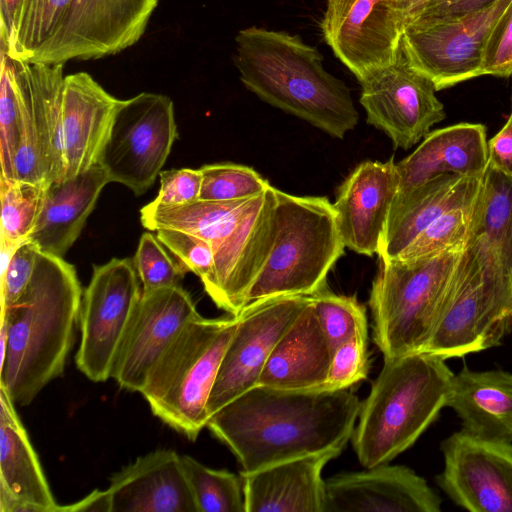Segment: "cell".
I'll return each mask as SVG.
<instances>
[{"label": "cell", "mask_w": 512, "mask_h": 512, "mask_svg": "<svg viewBox=\"0 0 512 512\" xmlns=\"http://www.w3.org/2000/svg\"><path fill=\"white\" fill-rule=\"evenodd\" d=\"M361 403L350 388L283 390L256 385L220 410L207 428L249 474L330 450L352 438Z\"/></svg>", "instance_id": "1"}, {"label": "cell", "mask_w": 512, "mask_h": 512, "mask_svg": "<svg viewBox=\"0 0 512 512\" xmlns=\"http://www.w3.org/2000/svg\"><path fill=\"white\" fill-rule=\"evenodd\" d=\"M83 291L73 265L39 252L25 291L1 308L7 339L0 387L18 405H29L65 368L80 324Z\"/></svg>", "instance_id": "2"}, {"label": "cell", "mask_w": 512, "mask_h": 512, "mask_svg": "<svg viewBox=\"0 0 512 512\" xmlns=\"http://www.w3.org/2000/svg\"><path fill=\"white\" fill-rule=\"evenodd\" d=\"M234 64L262 101L343 139L359 121L350 90L327 72L321 53L298 35L256 26L240 30Z\"/></svg>", "instance_id": "3"}, {"label": "cell", "mask_w": 512, "mask_h": 512, "mask_svg": "<svg viewBox=\"0 0 512 512\" xmlns=\"http://www.w3.org/2000/svg\"><path fill=\"white\" fill-rule=\"evenodd\" d=\"M453 375L444 359L427 352L384 359L352 435L360 463L385 464L412 446L446 407Z\"/></svg>", "instance_id": "4"}, {"label": "cell", "mask_w": 512, "mask_h": 512, "mask_svg": "<svg viewBox=\"0 0 512 512\" xmlns=\"http://www.w3.org/2000/svg\"><path fill=\"white\" fill-rule=\"evenodd\" d=\"M238 315L192 318L151 369L141 394L166 425L195 440L207 426V403Z\"/></svg>", "instance_id": "5"}, {"label": "cell", "mask_w": 512, "mask_h": 512, "mask_svg": "<svg viewBox=\"0 0 512 512\" xmlns=\"http://www.w3.org/2000/svg\"><path fill=\"white\" fill-rule=\"evenodd\" d=\"M337 213L326 197L296 196L276 188L275 238L252 285L248 303L278 296H312L343 255Z\"/></svg>", "instance_id": "6"}, {"label": "cell", "mask_w": 512, "mask_h": 512, "mask_svg": "<svg viewBox=\"0 0 512 512\" xmlns=\"http://www.w3.org/2000/svg\"><path fill=\"white\" fill-rule=\"evenodd\" d=\"M463 250L411 259H379L369 305L374 342L384 359L422 352L437 324Z\"/></svg>", "instance_id": "7"}, {"label": "cell", "mask_w": 512, "mask_h": 512, "mask_svg": "<svg viewBox=\"0 0 512 512\" xmlns=\"http://www.w3.org/2000/svg\"><path fill=\"white\" fill-rule=\"evenodd\" d=\"M177 137L172 100L142 92L121 101L98 164L110 182L140 196L159 176Z\"/></svg>", "instance_id": "8"}, {"label": "cell", "mask_w": 512, "mask_h": 512, "mask_svg": "<svg viewBox=\"0 0 512 512\" xmlns=\"http://www.w3.org/2000/svg\"><path fill=\"white\" fill-rule=\"evenodd\" d=\"M512 328V303L488 287L465 249L448 283L424 350L446 360L499 345Z\"/></svg>", "instance_id": "9"}, {"label": "cell", "mask_w": 512, "mask_h": 512, "mask_svg": "<svg viewBox=\"0 0 512 512\" xmlns=\"http://www.w3.org/2000/svg\"><path fill=\"white\" fill-rule=\"evenodd\" d=\"M140 279L133 260L113 258L95 266L83 292L81 341L75 361L91 381L111 378L113 364L140 299Z\"/></svg>", "instance_id": "10"}, {"label": "cell", "mask_w": 512, "mask_h": 512, "mask_svg": "<svg viewBox=\"0 0 512 512\" xmlns=\"http://www.w3.org/2000/svg\"><path fill=\"white\" fill-rule=\"evenodd\" d=\"M276 188L249 197L213 246L214 267L203 287L215 305L238 315L264 267L275 238Z\"/></svg>", "instance_id": "11"}, {"label": "cell", "mask_w": 512, "mask_h": 512, "mask_svg": "<svg viewBox=\"0 0 512 512\" xmlns=\"http://www.w3.org/2000/svg\"><path fill=\"white\" fill-rule=\"evenodd\" d=\"M158 0H73L54 34L28 62L64 64L117 54L144 34Z\"/></svg>", "instance_id": "12"}, {"label": "cell", "mask_w": 512, "mask_h": 512, "mask_svg": "<svg viewBox=\"0 0 512 512\" xmlns=\"http://www.w3.org/2000/svg\"><path fill=\"white\" fill-rule=\"evenodd\" d=\"M358 82L367 123L384 132L395 148H411L446 117L434 84L411 66L401 41L392 63Z\"/></svg>", "instance_id": "13"}, {"label": "cell", "mask_w": 512, "mask_h": 512, "mask_svg": "<svg viewBox=\"0 0 512 512\" xmlns=\"http://www.w3.org/2000/svg\"><path fill=\"white\" fill-rule=\"evenodd\" d=\"M21 95V139L15 179L49 185L61 179L64 64L13 60Z\"/></svg>", "instance_id": "14"}, {"label": "cell", "mask_w": 512, "mask_h": 512, "mask_svg": "<svg viewBox=\"0 0 512 512\" xmlns=\"http://www.w3.org/2000/svg\"><path fill=\"white\" fill-rule=\"evenodd\" d=\"M510 1L496 0L461 18L406 25L401 46L411 66L428 77L436 91L483 75L487 36Z\"/></svg>", "instance_id": "15"}, {"label": "cell", "mask_w": 512, "mask_h": 512, "mask_svg": "<svg viewBox=\"0 0 512 512\" xmlns=\"http://www.w3.org/2000/svg\"><path fill=\"white\" fill-rule=\"evenodd\" d=\"M311 302V296H278L249 302L238 314L210 393L209 418L255 387L274 346Z\"/></svg>", "instance_id": "16"}, {"label": "cell", "mask_w": 512, "mask_h": 512, "mask_svg": "<svg viewBox=\"0 0 512 512\" xmlns=\"http://www.w3.org/2000/svg\"><path fill=\"white\" fill-rule=\"evenodd\" d=\"M440 448L444 469L437 483L455 504L471 512H512V442L460 430Z\"/></svg>", "instance_id": "17"}, {"label": "cell", "mask_w": 512, "mask_h": 512, "mask_svg": "<svg viewBox=\"0 0 512 512\" xmlns=\"http://www.w3.org/2000/svg\"><path fill=\"white\" fill-rule=\"evenodd\" d=\"M198 314L192 297L180 285L142 291L118 349L111 378L121 388L140 393L157 360Z\"/></svg>", "instance_id": "18"}, {"label": "cell", "mask_w": 512, "mask_h": 512, "mask_svg": "<svg viewBox=\"0 0 512 512\" xmlns=\"http://www.w3.org/2000/svg\"><path fill=\"white\" fill-rule=\"evenodd\" d=\"M321 29L357 80L393 62L403 32L387 0H327Z\"/></svg>", "instance_id": "19"}, {"label": "cell", "mask_w": 512, "mask_h": 512, "mask_svg": "<svg viewBox=\"0 0 512 512\" xmlns=\"http://www.w3.org/2000/svg\"><path fill=\"white\" fill-rule=\"evenodd\" d=\"M441 499L406 466L387 463L325 481L324 512H439Z\"/></svg>", "instance_id": "20"}, {"label": "cell", "mask_w": 512, "mask_h": 512, "mask_svg": "<svg viewBox=\"0 0 512 512\" xmlns=\"http://www.w3.org/2000/svg\"><path fill=\"white\" fill-rule=\"evenodd\" d=\"M121 101L86 72L65 76L60 180L73 178L98 164Z\"/></svg>", "instance_id": "21"}, {"label": "cell", "mask_w": 512, "mask_h": 512, "mask_svg": "<svg viewBox=\"0 0 512 512\" xmlns=\"http://www.w3.org/2000/svg\"><path fill=\"white\" fill-rule=\"evenodd\" d=\"M399 175L391 158L360 163L338 187L334 208L345 247L361 255H378Z\"/></svg>", "instance_id": "22"}, {"label": "cell", "mask_w": 512, "mask_h": 512, "mask_svg": "<svg viewBox=\"0 0 512 512\" xmlns=\"http://www.w3.org/2000/svg\"><path fill=\"white\" fill-rule=\"evenodd\" d=\"M466 249L485 284L512 302V177L490 166L475 201Z\"/></svg>", "instance_id": "23"}, {"label": "cell", "mask_w": 512, "mask_h": 512, "mask_svg": "<svg viewBox=\"0 0 512 512\" xmlns=\"http://www.w3.org/2000/svg\"><path fill=\"white\" fill-rule=\"evenodd\" d=\"M112 512H197L174 450L158 449L138 457L110 480Z\"/></svg>", "instance_id": "24"}, {"label": "cell", "mask_w": 512, "mask_h": 512, "mask_svg": "<svg viewBox=\"0 0 512 512\" xmlns=\"http://www.w3.org/2000/svg\"><path fill=\"white\" fill-rule=\"evenodd\" d=\"M0 511L60 512L15 403L1 387Z\"/></svg>", "instance_id": "25"}, {"label": "cell", "mask_w": 512, "mask_h": 512, "mask_svg": "<svg viewBox=\"0 0 512 512\" xmlns=\"http://www.w3.org/2000/svg\"><path fill=\"white\" fill-rule=\"evenodd\" d=\"M396 166L397 194L445 174L482 178L489 167L486 127L480 123H458L430 131Z\"/></svg>", "instance_id": "26"}, {"label": "cell", "mask_w": 512, "mask_h": 512, "mask_svg": "<svg viewBox=\"0 0 512 512\" xmlns=\"http://www.w3.org/2000/svg\"><path fill=\"white\" fill-rule=\"evenodd\" d=\"M342 450L282 461L243 479L246 512H324L322 470Z\"/></svg>", "instance_id": "27"}, {"label": "cell", "mask_w": 512, "mask_h": 512, "mask_svg": "<svg viewBox=\"0 0 512 512\" xmlns=\"http://www.w3.org/2000/svg\"><path fill=\"white\" fill-rule=\"evenodd\" d=\"M482 179L445 174L396 194L383 232L379 259H395L444 212L473 203Z\"/></svg>", "instance_id": "28"}, {"label": "cell", "mask_w": 512, "mask_h": 512, "mask_svg": "<svg viewBox=\"0 0 512 512\" xmlns=\"http://www.w3.org/2000/svg\"><path fill=\"white\" fill-rule=\"evenodd\" d=\"M332 350L315 314L312 298L270 353L258 384L283 390L324 387Z\"/></svg>", "instance_id": "29"}, {"label": "cell", "mask_w": 512, "mask_h": 512, "mask_svg": "<svg viewBox=\"0 0 512 512\" xmlns=\"http://www.w3.org/2000/svg\"><path fill=\"white\" fill-rule=\"evenodd\" d=\"M109 178L96 164L66 180L51 182L27 241L41 252L64 257L75 243Z\"/></svg>", "instance_id": "30"}, {"label": "cell", "mask_w": 512, "mask_h": 512, "mask_svg": "<svg viewBox=\"0 0 512 512\" xmlns=\"http://www.w3.org/2000/svg\"><path fill=\"white\" fill-rule=\"evenodd\" d=\"M446 407L460 418L463 431L512 442V373L464 367L453 375Z\"/></svg>", "instance_id": "31"}, {"label": "cell", "mask_w": 512, "mask_h": 512, "mask_svg": "<svg viewBox=\"0 0 512 512\" xmlns=\"http://www.w3.org/2000/svg\"><path fill=\"white\" fill-rule=\"evenodd\" d=\"M246 199L230 201L197 199L190 203L173 206L150 202L141 208L140 220L144 228L150 231L159 229L183 231L206 240L213 247Z\"/></svg>", "instance_id": "32"}, {"label": "cell", "mask_w": 512, "mask_h": 512, "mask_svg": "<svg viewBox=\"0 0 512 512\" xmlns=\"http://www.w3.org/2000/svg\"><path fill=\"white\" fill-rule=\"evenodd\" d=\"M73 0H20L11 34L1 50L13 60L30 61L54 34Z\"/></svg>", "instance_id": "33"}, {"label": "cell", "mask_w": 512, "mask_h": 512, "mask_svg": "<svg viewBox=\"0 0 512 512\" xmlns=\"http://www.w3.org/2000/svg\"><path fill=\"white\" fill-rule=\"evenodd\" d=\"M48 185L0 179L1 250L9 258L27 241L40 215Z\"/></svg>", "instance_id": "34"}, {"label": "cell", "mask_w": 512, "mask_h": 512, "mask_svg": "<svg viewBox=\"0 0 512 512\" xmlns=\"http://www.w3.org/2000/svg\"><path fill=\"white\" fill-rule=\"evenodd\" d=\"M181 464L197 512H246L242 476L209 468L188 455Z\"/></svg>", "instance_id": "35"}, {"label": "cell", "mask_w": 512, "mask_h": 512, "mask_svg": "<svg viewBox=\"0 0 512 512\" xmlns=\"http://www.w3.org/2000/svg\"><path fill=\"white\" fill-rule=\"evenodd\" d=\"M475 201L444 212L427 226L396 258L411 260L447 251L466 249Z\"/></svg>", "instance_id": "36"}, {"label": "cell", "mask_w": 512, "mask_h": 512, "mask_svg": "<svg viewBox=\"0 0 512 512\" xmlns=\"http://www.w3.org/2000/svg\"><path fill=\"white\" fill-rule=\"evenodd\" d=\"M311 298L332 353L353 336L368 335L366 308L356 297L335 294L325 286Z\"/></svg>", "instance_id": "37"}, {"label": "cell", "mask_w": 512, "mask_h": 512, "mask_svg": "<svg viewBox=\"0 0 512 512\" xmlns=\"http://www.w3.org/2000/svg\"><path fill=\"white\" fill-rule=\"evenodd\" d=\"M21 95L12 59L1 50L0 179L15 181V158L21 139Z\"/></svg>", "instance_id": "38"}, {"label": "cell", "mask_w": 512, "mask_h": 512, "mask_svg": "<svg viewBox=\"0 0 512 512\" xmlns=\"http://www.w3.org/2000/svg\"><path fill=\"white\" fill-rule=\"evenodd\" d=\"M202 184L199 199L230 201L262 193L270 183L253 168L225 162L200 168Z\"/></svg>", "instance_id": "39"}, {"label": "cell", "mask_w": 512, "mask_h": 512, "mask_svg": "<svg viewBox=\"0 0 512 512\" xmlns=\"http://www.w3.org/2000/svg\"><path fill=\"white\" fill-rule=\"evenodd\" d=\"M157 236L149 232L142 234L133 263L143 286L142 291L180 285L186 268L175 262L167 253Z\"/></svg>", "instance_id": "40"}, {"label": "cell", "mask_w": 512, "mask_h": 512, "mask_svg": "<svg viewBox=\"0 0 512 512\" xmlns=\"http://www.w3.org/2000/svg\"><path fill=\"white\" fill-rule=\"evenodd\" d=\"M367 336L355 335L333 351L324 389H347L366 379L369 371Z\"/></svg>", "instance_id": "41"}, {"label": "cell", "mask_w": 512, "mask_h": 512, "mask_svg": "<svg viewBox=\"0 0 512 512\" xmlns=\"http://www.w3.org/2000/svg\"><path fill=\"white\" fill-rule=\"evenodd\" d=\"M156 236L187 271L200 278L202 284L209 279L214 267V250L209 242L173 229H159Z\"/></svg>", "instance_id": "42"}, {"label": "cell", "mask_w": 512, "mask_h": 512, "mask_svg": "<svg viewBox=\"0 0 512 512\" xmlns=\"http://www.w3.org/2000/svg\"><path fill=\"white\" fill-rule=\"evenodd\" d=\"M483 75H512V0L492 26L484 47Z\"/></svg>", "instance_id": "43"}, {"label": "cell", "mask_w": 512, "mask_h": 512, "mask_svg": "<svg viewBox=\"0 0 512 512\" xmlns=\"http://www.w3.org/2000/svg\"><path fill=\"white\" fill-rule=\"evenodd\" d=\"M40 250L30 241L17 246L6 262L1 277V308L13 304L33 276Z\"/></svg>", "instance_id": "44"}, {"label": "cell", "mask_w": 512, "mask_h": 512, "mask_svg": "<svg viewBox=\"0 0 512 512\" xmlns=\"http://www.w3.org/2000/svg\"><path fill=\"white\" fill-rule=\"evenodd\" d=\"M160 188L152 201L160 205H182L199 199L202 174L200 169H171L161 171Z\"/></svg>", "instance_id": "45"}, {"label": "cell", "mask_w": 512, "mask_h": 512, "mask_svg": "<svg viewBox=\"0 0 512 512\" xmlns=\"http://www.w3.org/2000/svg\"><path fill=\"white\" fill-rule=\"evenodd\" d=\"M495 1L496 0H431L410 23H433L461 18L480 11Z\"/></svg>", "instance_id": "46"}, {"label": "cell", "mask_w": 512, "mask_h": 512, "mask_svg": "<svg viewBox=\"0 0 512 512\" xmlns=\"http://www.w3.org/2000/svg\"><path fill=\"white\" fill-rule=\"evenodd\" d=\"M489 166L512 177V111L502 128L488 140Z\"/></svg>", "instance_id": "47"}, {"label": "cell", "mask_w": 512, "mask_h": 512, "mask_svg": "<svg viewBox=\"0 0 512 512\" xmlns=\"http://www.w3.org/2000/svg\"><path fill=\"white\" fill-rule=\"evenodd\" d=\"M112 507L110 490L96 489L78 502L60 505V512H112Z\"/></svg>", "instance_id": "48"}, {"label": "cell", "mask_w": 512, "mask_h": 512, "mask_svg": "<svg viewBox=\"0 0 512 512\" xmlns=\"http://www.w3.org/2000/svg\"><path fill=\"white\" fill-rule=\"evenodd\" d=\"M431 0H387L402 27L408 25Z\"/></svg>", "instance_id": "49"}, {"label": "cell", "mask_w": 512, "mask_h": 512, "mask_svg": "<svg viewBox=\"0 0 512 512\" xmlns=\"http://www.w3.org/2000/svg\"><path fill=\"white\" fill-rule=\"evenodd\" d=\"M19 2L20 0H0L1 40L7 41L11 34Z\"/></svg>", "instance_id": "50"}, {"label": "cell", "mask_w": 512, "mask_h": 512, "mask_svg": "<svg viewBox=\"0 0 512 512\" xmlns=\"http://www.w3.org/2000/svg\"><path fill=\"white\" fill-rule=\"evenodd\" d=\"M511 111H512V94H511Z\"/></svg>", "instance_id": "51"}]
</instances>
